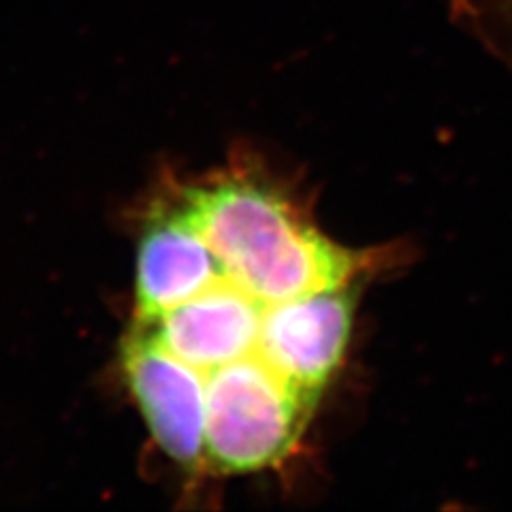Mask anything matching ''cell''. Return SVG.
Segmentation results:
<instances>
[{
  "label": "cell",
  "instance_id": "1",
  "mask_svg": "<svg viewBox=\"0 0 512 512\" xmlns=\"http://www.w3.org/2000/svg\"><path fill=\"white\" fill-rule=\"evenodd\" d=\"M184 261L135 329L203 389L205 476L291 459L350 344L359 295L391 252L327 237L267 169L244 158L171 186Z\"/></svg>",
  "mask_w": 512,
  "mask_h": 512
},
{
  "label": "cell",
  "instance_id": "2",
  "mask_svg": "<svg viewBox=\"0 0 512 512\" xmlns=\"http://www.w3.org/2000/svg\"><path fill=\"white\" fill-rule=\"evenodd\" d=\"M122 372L160 451L192 478L203 476L205 406L199 380L135 329L122 344Z\"/></svg>",
  "mask_w": 512,
  "mask_h": 512
},
{
  "label": "cell",
  "instance_id": "3",
  "mask_svg": "<svg viewBox=\"0 0 512 512\" xmlns=\"http://www.w3.org/2000/svg\"><path fill=\"white\" fill-rule=\"evenodd\" d=\"M463 18L512 20V0H453Z\"/></svg>",
  "mask_w": 512,
  "mask_h": 512
}]
</instances>
